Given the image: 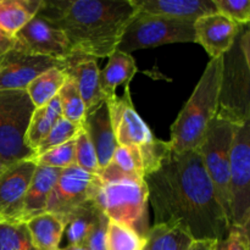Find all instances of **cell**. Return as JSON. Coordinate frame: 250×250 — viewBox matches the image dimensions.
Listing matches in <instances>:
<instances>
[{
	"mask_svg": "<svg viewBox=\"0 0 250 250\" xmlns=\"http://www.w3.org/2000/svg\"><path fill=\"white\" fill-rule=\"evenodd\" d=\"M100 181L129 180L144 181V167L139 148L117 146L109 165L98 173Z\"/></svg>",
	"mask_w": 250,
	"mask_h": 250,
	"instance_id": "44dd1931",
	"label": "cell"
},
{
	"mask_svg": "<svg viewBox=\"0 0 250 250\" xmlns=\"http://www.w3.org/2000/svg\"><path fill=\"white\" fill-rule=\"evenodd\" d=\"M219 14L232 20L241 26H247L250 21L249 0H214Z\"/></svg>",
	"mask_w": 250,
	"mask_h": 250,
	"instance_id": "836d02e7",
	"label": "cell"
},
{
	"mask_svg": "<svg viewBox=\"0 0 250 250\" xmlns=\"http://www.w3.org/2000/svg\"><path fill=\"white\" fill-rule=\"evenodd\" d=\"M68 75L63 67H54L34 78L26 88V92L34 107H42L53 100L67 81Z\"/></svg>",
	"mask_w": 250,
	"mask_h": 250,
	"instance_id": "484cf974",
	"label": "cell"
},
{
	"mask_svg": "<svg viewBox=\"0 0 250 250\" xmlns=\"http://www.w3.org/2000/svg\"><path fill=\"white\" fill-rule=\"evenodd\" d=\"M82 127L95 149L100 172L109 165L115 150L119 146L115 139L114 131H112L107 103L103 102L92 112L85 115Z\"/></svg>",
	"mask_w": 250,
	"mask_h": 250,
	"instance_id": "e0dca14e",
	"label": "cell"
},
{
	"mask_svg": "<svg viewBox=\"0 0 250 250\" xmlns=\"http://www.w3.org/2000/svg\"><path fill=\"white\" fill-rule=\"evenodd\" d=\"M60 168L37 165L23 202V222L45 212L49 197L60 176Z\"/></svg>",
	"mask_w": 250,
	"mask_h": 250,
	"instance_id": "d6986e66",
	"label": "cell"
},
{
	"mask_svg": "<svg viewBox=\"0 0 250 250\" xmlns=\"http://www.w3.org/2000/svg\"><path fill=\"white\" fill-rule=\"evenodd\" d=\"M76 166L90 175L99 173L97 153L83 127L76 136Z\"/></svg>",
	"mask_w": 250,
	"mask_h": 250,
	"instance_id": "d6a6232c",
	"label": "cell"
},
{
	"mask_svg": "<svg viewBox=\"0 0 250 250\" xmlns=\"http://www.w3.org/2000/svg\"><path fill=\"white\" fill-rule=\"evenodd\" d=\"M92 200L107 219L126 225L139 236L148 238L149 200L144 181L124 178L104 182L98 177Z\"/></svg>",
	"mask_w": 250,
	"mask_h": 250,
	"instance_id": "5b68a950",
	"label": "cell"
},
{
	"mask_svg": "<svg viewBox=\"0 0 250 250\" xmlns=\"http://www.w3.org/2000/svg\"><path fill=\"white\" fill-rule=\"evenodd\" d=\"M136 61L131 54L115 50L109 56V62L99 73L100 89L105 102L116 97V88L120 84H131L137 73Z\"/></svg>",
	"mask_w": 250,
	"mask_h": 250,
	"instance_id": "ffe728a7",
	"label": "cell"
},
{
	"mask_svg": "<svg viewBox=\"0 0 250 250\" xmlns=\"http://www.w3.org/2000/svg\"><path fill=\"white\" fill-rule=\"evenodd\" d=\"M63 71L77 84L87 114L92 112L95 107L105 102L100 89V70L98 67L97 59L75 54L72 58L66 60Z\"/></svg>",
	"mask_w": 250,
	"mask_h": 250,
	"instance_id": "2e32d148",
	"label": "cell"
},
{
	"mask_svg": "<svg viewBox=\"0 0 250 250\" xmlns=\"http://www.w3.org/2000/svg\"><path fill=\"white\" fill-rule=\"evenodd\" d=\"M58 95L60 99L61 115L63 119L72 124L83 125L87 112H85V106L78 92L77 84L72 78H67Z\"/></svg>",
	"mask_w": 250,
	"mask_h": 250,
	"instance_id": "f1b7e54d",
	"label": "cell"
},
{
	"mask_svg": "<svg viewBox=\"0 0 250 250\" xmlns=\"http://www.w3.org/2000/svg\"><path fill=\"white\" fill-rule=\"evenodd\" d=\"M193 239L185 231L168 225H153L148 234V250H190Z\"/></svg>",
	"mask_w": 250,
	"mask_h": 250,
	"instance_id": "4316f807",
	"label": "cell"
},
{
	"mask_svg": "<svg viewBox=\"0 0 250 250\" xmlns=\"http://www.w3.org/2000/svg\"><path fill=\"white\" fill-rule=\"evenodd\" d=\"M100 210L93 200H88L83 205L73 210L65 219V231L67 247H83L88 236L97 225Z\"/></svg>",
	"mask_w": 250,
	"mask_h": 250,
	"instance_id": "603a6c76",
	"label": "cell"
},
{
	"mask_svg": "<svg viewBox=\"0 0 250 250\" xmlns=\"http://www.w3.org/2000/svg\"><path fill=\"white\" fill-rule=\"evenodd\" d=\"M144 182L154 225L178 227L193 241H219L231 229L198 150H171Z\"/></svg>",
	"mask_w": 250,
	"mask_h": 250,
	"instance_id": "6da1fadb",
	"label": "cell"
},
{
	"mask_svg": "<svg viewBox=\"0 0 250 250\" xmlns=\"http://www.w3.org/2000/svg\"><path fill=\"white\" fill-rule=\"evenodd\" d=\"M249 231L231 227L225 237L216 241L215 250H249Z\"/></svg>",
	"mask_w": 250,
	"mask_h": 250,
	"instance_id": "e575fe53",
	"label": "cell"
},
{
	"mask_svg": "<svg viewBox=\"0 0 250 250\" xmlns=\"http://www.w3.org/2000/svg\"><path fill=\"white\" fill-rule=\"evenodd\" d=\"M4 168H5V166H4V165H2L1 160H0V172H1V171H2V170H4Z\"/></svg>",
	"mask_w": 250,
	"mask_h": 250,
	"instance_id": "ab89813d",
	"label": "cell"
},
{
	"mask_svg": "<svg viewBox=\"0 0 250 250\" xmlns=\"http://www.w3.org/2000/svg\"><path fill=\"white\" fill-rule=\"evenodd\" d=\"M250 32L242 27L233 45L222 55L217 116L242 125L250 120Z\"/></svg>",
	"mask_w": 250,
	"mask_h": 250,
	"instance_id": "277c9868",
	"label": "cell"
},
{
	"mask_svg": "<svg viewBox=\"0 0 250 250\" xmlns=\"http://www.w3.org/2000/svg\"><path fill=\"white\" fill-rule=\"evenodd\" d=\"M61 115V105L59 95H56L53 100L42 107L34 109L29 121L28 129L26 133V144L28 148L34 150L38 148L39 144L43 142L46 134L50 132L54 125L56 124Z\"/></svg>",
	"mask_w": 250,
	"mask_h": 250,
	"instance_id": "d4e9b609",
	"label": "cell"
},
{
	"mask_svg": "<svg viewBox=\"0 0 250 250\" xmlns=\"http://www.w3.org/2000/svg\"><path fill=\"white\" fill-rule=\"evenodd\" d=\"M138 14L132 0H43L37 16L65 33L75 54L109 58Z\"/></svg>",
	"mask_w": 250,
	"mask_h": 250,
	"instance_id": "7a4b0ae2",
	"label": "cell"
},
{
	"mask_svg": "<svg viewBox=\"0 0 250 250\" xmlns=\"http://www.w3.org/2000/svg\"><path fill=\"white\" fill-rule=\"evenodd\" d=\"M37 165L54 168H68L76 165V138L45 151L33 159Z\"/></svg>",
	"mask_w": 250,
	"mask_h": 250,
	"instance_id": "1f68e13d",
	"label": "cell"
},
{
	"mask_svg": "<svg viewBox=\"0 0 250 250\" xmlns=\"http://www.w3.org/2000/svg\"><path fill=\"white\" fill-rule=\"evenodd\" d=\"M65 62L12 49L0 58V90H26L34 78L50 68L65 67Z\"/></svg>",
	"mask_w": 250,
	"mask_h": 250,
	"instance_id": "4fadbf2b",
	"label": "cell"
},
{
	"mask_svg": "<svg viewBox=\"0 0 250 250\" xmlns=\"http://www.w3.org/2000/svg\"><path fill=\"white\" fill-rule=\"evenodd\" d=\"M106 103L117 146L142 149L155 142L156 138L150 128L134 107L129 84L125 85V92L121 97L116 95Z\"/></svg>",
	"mask_w": 250,
	"mask_h": 250,
	"instance_id": "7c38bea8",
	"label": "cell"
},
{
	"mask_svg": "<svg viewBox=\"0 0 250 250\" xmlns=\"http://www.w3.org/2000/svg\"><path fill=\"white\" fill-rule=\"evenodd\" d=\"M34 109L26 90H0V160L5 167L36 156L26 144Z\"/></svg>",
	"mask_w": 250,
	"mask_h": 250,
	"instance_id": "8992f818",
	"label": "cell"
},
{
	"mask_svg": "<svg viewBox=\"0 0 250 250\" xmlns=\"http://www.w3.org/2000/svg\"><path fill=\"white\" fill-rule=\"evenodd\" d=\"M33 247L37 250H58L63 237L65 222L50 212H43L26 222Z\"/></svg>",
	"mask_w": 250,
	"mask_h": 250,
	"instance_id": "7402d4cb",
	"label": "cell"
},
{
	"mask_svg": "<svg viewBox=\"0 0 250 250\" xmlns=\"http://www.w3.org/2000/svg\"><path fill=\"white\" fill-rule=\"evenodd\" d=\"M132 2L141 12L188 22L217 12L214 0H132Z\"/></svg>",
	"mask_w": 250,
	"mask_h": 250,
	"instance_id": "ac0fdd59",
	"label": "cell"
},
{
	"mask_svg": "<svg viewBox=\"0 0 250 250\" xmlns=\"http://www.w3.org/2000/svg\"><path fill=\"white\" fill-rule=\"evenodd\" d=\"M236 125L215 116L202 146L197 149L205 171L214 187L215 194L229 222V164L231 146Z\"/></svg>",
	"mask_w": 250,
	"mask_h": 250,
	"instance_id": "ba28073f",
	"label": "cell"
},
{
	"mask_svg": "<svg viewBox=\"0 0 250 250\" xmlns=\"http://www.w3.org/2000/svg\"><path fill=\"white\" fill-rule=\"evenodd\" d=\"M242 27L224 15L215 12L194 22L195 39L210 58H221L233 45Z\"/></svg>",
	"mask_w": 250,
	"mask_h": 250,
	"instance_id": "9a60e30c",
	"label": "cell"
},
{
	"mask_svg": "<svg viewBox=\"0 0 250 250\" xmlns=\"http://www.w3.org/2000/svg\"><path fill=\"white\" fill-rule=\"evenodd\" d=\"M97 178V175H90L76 165L61 170L45 211L61 217L65 222L73 210L92 200Z\"/></svg>",
	"mask_w": 250,
	"mask_h": 250,
	"instance_id": "8fae6325",
	"label": "cell"
},
{
	"mask_svg": "<svg viewBox=\"0 0 250 250\" xmlns=\"http://www.w3.org/2000/svg\"><path fill=\"white\" fill-rule=\"evenodd\" d=\"M15 48L32 55L66 61L75 55L65 33L39 16H34L17 34Z\"/></svg>",
	"mask_w": 250,
	"mask_h": 250,
	"instance_id": "30bf717a",
	"label": "cell"
},
{
	"mask_svg": "<svg viewBox=\"0 0 250 250\" xmlns=\"http://www.w3.org/2000/svg\"><path fill=\"white\" fill-rule=\"evenodd\" d=\"M15 46H16V38L0 28V58L15 49Z\"/></svg>",
	"mask_w": 250,
	"mask_h": 250,
	"instance_id": "8d00e7d4",
	"label": "cell"
},
{
	"mask_svg": "<svg viewBox=\"0 0 250 250\" xmlns=\"http://www.w3.org/2000/svg\"><path fill=\"white\" fill-rule=\"evenodd\" d=\"M171 43H197L194 22L138 11L125 29L116 50L131 54Z\"/></svg>",
	"mask_w": 250,
	"mask_h": 250,
	"instance_id": "52a82bcc",
	"label": "cell"
},
{
	"mask_svg": "<svg viewBox=\"0 0 250 250\" xmlns=\"http://www.w3.org/2000/svg\"><path fill=\"white\" fill-rule=\"evenodd\" d=\"M83 125H76L72 122L67 121L66 119H63L62 116L56 121V124L54 125L53 128L50 129L48 134H46L45 138L43 139L41 144H39L38 148L36 149V156L42 155L45 151L50 150V149L56 148V146H61V144H65L66 142L71 141V139L76 138L80 131L82 129ZM34 156V158H36Z\"/></svg>",
	"mask_w": 250,
	"mask_h": 250,
	"instance_id": "4dcf8cb0",
	"label": "cell"
},
{
	"mask_svg": "<svg viewBox=\"0 0 250 250\" xmlns=\"http://www.w3.org/2000/svg\"><path fill=\"white\" fill-rule=\"evenodd\" d=\"M148 238L139 236L126 225L109 220L106 231V250H144Z\"/></svg>",
	"mask_w": 250,
	"mask_h": 250,
	"instance_id": "83f0119b",
	"label": "cell"
},
{
	"mask_svg": "<svg viewBox=\"0 0 250 250\" xmlns=\"http://www.w3.org/2000/svg\"><path fill=\"white\" fill-rule=\"evenodd\" d=\"M0 250H37L26 224L0 220Z\"/></svg>",
	"mask_w": 250,
	"mask_h": 250,
	"instance_id": "f546056e",
	"label": "cell"
},
{
	"mask_svg": "<svg viewBox=\"0 0 250 250\" xmlns=\"http://www.w3.org/2000/svg\"><path fill=\"white\" fill-rule=\"evenodd\" d=\"M144 250H148V248H146V249H144Z\"/></svg>",
	"mask_w": 250,
	"mask_h": 250,
	"instance_id": "60d3db41",
	"label": "cell"
},
{
	"mask_svg": "<svg viewBox=\"0 0 250 250\" xmlns=\"http://www.w3.org/2000/svg\"><path fill=\"white\" fill-rule=\"evenodd\" d=\"M222 56L211 59L192 95L171 126L170 146L175 153L197 150L204 142L219 110Z\"/></svg>",
	"mask_w": 250,
	"mask_h": 250,
	"instance_id": "3957f363",
	"label": "cell"
},
{
	"mask_svg": "<svg viewBox=\"0 0 250 250\" xmlns=\"http://www.w3.org/2000/svg\"><path fill=\"white\" fill-rule=\"evenodd\" d=\"M43 0H0V28L15 37L42 6Z\"/></svg>",
	"mask_w": 250,
	"mask_h": 250,
	"instance_id": "cb8c5ba5",
	"label": "cell"
},
{
	"mask_svg": "<svg viewBox=\"0 0 250 250\" xmlns=\"http://www.w3.org/2000/svg\"><path fill=\"white\" fill-rule=\"evenodd\" d=\"M216 241L204 239V241H193L190 250H215Z\"/></svg>",
	"mask_w": 250,
	"mask_h": 250,
	"instance_id": "74e56055",
	"label": "cell"
},
{
	"mask_svg": "<svg viewBox=\"0 0 250 250\" xmlns=\"http://www.w3.org/2000/svg\"><path fill=\"white\" fill-rule=\"evenodd\" d=\"M58 250H87L84 247H65V248H59Z\"/></svg>",
	"mask_w": 250,
	"mask_h": 250,
	"instance_id": "f35d334b",
	"label": "cell"
},
{
	"mask_svg": "<svg viewBox=\"0 0 250 250\" xmlns=\"http://www.w3.org/2000/svg\"><path fill=\"white\" fill-rule=\"evenodd\" d=\"M229 225L249 231L250 120L234 127L229 164Z\"/></svg>",
	"mask_w": 250,
	"mask_h": 250,
	"instance_id": "9c48e42d",
	"label": "cell"
},
{
	"mask_svg": "<svg viewBox=\"0 0 250 250\" xmlns=\"http://www.w3.org/2000/svg\"><path fill=\"white\" fill-rule=\"evenodd\" d=\"M109 219L105 214L100 212L97 225L88 236L84 243V248L87 250H106V231Z\"/></svg>",
	"mask_w": 250,
	"mask_h": 250,
	"instance_id": "d590c367",
	"label": "cell"
},
{
	"mask_svg": "<svg viewBox=\"0 0 250 250\" xmlns=\"http://www.w3.org/2000/svg\"><path fill=\"white\" fill-rule=\"evenodd\" d=\"M37 164L33 159L6 166L0 172V220L23 222V202Z\"/></svg>",
	"mask_w": 250,
	"mask_h": 250,
	"instance_id": "5bb4252c",
	"label": "cell"
}]
</instances>
